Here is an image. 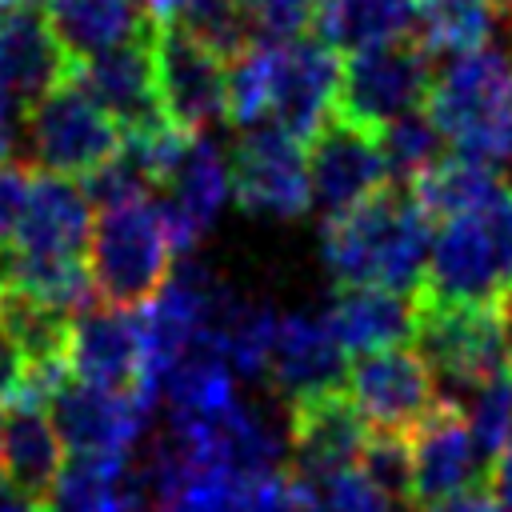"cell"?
<instances>
[{
	"mask_svg": "<svg viewBox=\"0 0 512 512\" xmlns=\"http://www.w3.org/2000/svg\"><path fill=\"white\" fill-rule=\"evenodd\" d=\"M432 216L408 184H388L372 200L328 216L320 256L336 288H388L416 296L432 252Z\"/></svg>",
	"mask_w": 512,
	"mask_h": 512,
	"instance_id": "1",
	"label": "cell"
},
{
	"mask_svg": "<svg viewBox=\"0 0 512 512\" xmlns=\"http://www.w3.org/2000/svg\"><path fill=\"white\" fill-rule=\"evenodd\" d=\"M424 112L444 144L484 168H512V52L480 48L432 76Z\"/></svg>",
	"mask_w": 512,
	"mask_h": 512,
	"instance_id": "2",
	"label": "cell"
},
{
	"mask_svg": "<svg viewBox=\"0 0 512 512\" xmlns=\"http://www.w3.org/2000/svg\"><path fill=\"white\" fill-rule=\"evenodd\" d=\"M176 268V240L152 196L104 208L88 236V276L108 308H148Z\"/></svg>",
	"mask_w": 512,
	"mask_h": 512,
	"instance_id": "3",
	"label": "cell"
},
{
	"mask_svg": "<svg viewBox=\"0 0 512 512\" xmlns=\"http://www.w3.org/2000/svg\"><path fill=\"white\" fill-rule=\"evenodd\" d=\"M412 344L428 364L440 400L452 408H464L488 380L504 376L512 364L496 308H444L416 300Z\"/></svg>",
	"mask_w": 512,
	"mask_h": 512,
	"instance_id": "4",
	"label": "cell"
},
{
	"mask_svg": "<svg viewBox=\"0 0 512 512\" xmlns=\"http://www.w3.org/2000/svg\"><path fill=\"white\" fill-rule=\"evenodd\" d=\"M24 140H28V156L40 164V172L48 176H92L100 172L120 148H124V132L116 128V120L80 88L76 76L60 80L28 116H24Z\"/></svg>",
	"mask_w": 512,
	"mask_h": 512,
	"instance_id": "5",
	"label": "cell"
},
{
	"mask_svg": "<svg viewBox=\"0 0 512 512\" xmlns=\"http://www.w3.org/2000/svg\"><path fill=\"white\" fill-rule=\"evenodd\" d=\"M432 92V56L408 36L396 44L364 48L340 68L336 116L364 132H384L388 124L420 112Z\"/></svg>",
	"mask_w": 512,
	"mask_h": 512,
	"instance_id": "6",
	"label": "cell"
},
{
	"mask_svg": "<svg viewBox=\"0 0 512 512\" xmlns=\"http://www.w3.org/2000/svg\"><path fill=\"white\" fill-rule=\"evenodd\" d=\"M156 84L164 120L180 136H204L228 120V60L180 24L156 28Z\"/></svg>",
	"mask_w": 512,
	"mask_h": 512,
	"instance_id": "7",
	"label": "cell"
},
{
	"mask_svg": "<svg viewBox=\"0 0 512 512\" xmlns=\"http://www.w3.org/2000/svg\"><path fill=\"white\" fill-rule=\"evenodd\" d=\"M228 168L232 196L252 216L292 220L312 204L308 152H300V140H292L276 124L244 128L228 152Z\"/></svg>",
	"mask_w": 512,
	"mask_h": 512,
	"instance_id": "8",
	"label": "cell"
},
{
	"mask_svg": "<svg viewBox=\"0 0 512 512\" xmlns=\"http://www.w3.org/2000/svg\"><path fill=\"white\" fill-rule=\"evenodd\" d=\"M344 392L352 396V404L360 408L372 432L404 436V440L444 404L428 364L408 344L356 356L348 368Z\"/></svg>",
	"mask_w": 512,
	"mask_h": 512,
	"instance_id": "9",
	"label": "cell"
},
{
	"mask_svg": "<svg viewBox=\"0 0 512 512\" xmlns=\"http://www.w3.org/2000/svg\"><path fill=\"white\" fill-rule=\"evenodd\" d=\"M504 292H508V280L484 216L476 212V216L440 224L432 236L428 272L416 300L444 304V308H496Z\"/></svg>",
	"mask_w": 512,
	"mask_h": 512,
	"instance_id": "10",
	"label": "cell"
},
{
	"mask_svg": "<svg viewBox=\"0 0 512 512\" xmlns=\"http://www.w3.org/2000/svg\"><path fill=\"white\" fill-rule=\"evenodd\" d=\"M72 76L116 120L124 136H152L172 128L164 120L160 84H156V24L112 52L72 64Z\"/></svg>",
	"mask_w": 512,
	"mask_h": 512,
	"instance_id": "11",
	"label": "cell"
},
{
	"mask_svg": "<svg viewBox=\"0 0 512 512\" xmlns=\"http://www.w3.org/2000/svg\"><path fill=\"white\" fill-rule=\"evenodd\" d=\"M148 412L152 400L136 392H112L76 376H68L48 400V416L68 456H128L148 424Z\"/></svg>",
	"mask_w": 512,
	"mask_h": 512,
	"instance_id": "12",
	"label": "cell"
},
{
	"mask_svg": "<svg viewBox=\"0 0 512 512\" xmlns=\"http://www.w3.org/2000/svg\"><path fill=\"white\" fill-rule=\"evenodd\" d=\"M340 56L316 36L272 44V124L292 140L312 144V136L336 116Z\"/></svg>",
	"mask_w": 512,
	"mask_h": 512,
	"instance_id": "13",
	"label": "cell"
},
{
	"mask_svg": "<svg viewBox=\"0 0 512 512\" xmlns=\"http://www.w3.org/2000/svg\"><path fill=\"white\" fill-rule=\"evenodd\" d=\"M68 76L72 60L44 8L0 12V112L12 124H24V116Z\"/></svg>",
	"mask_w": 512,
	"mask_h": 512,
	"instance_id": "14",
	"label": "cell"
},
{
	"mask_svg": "<svg viewBox=\"0 0 512 512\" xmlns=\"http://www.w3.org/2000/svg\"><path fill=\"white\" fill-rule=\"evenodd\" d=\"M368 440H372V428L344 388L300 400L288 408L292 480L312 484V480H324L332 472L356 468Z\"/></svg>",
	"mask_w": 512,
	"mask_h": 512,
	"instance_id": "15",
	"label": "cell"
},
{
	"mask_svg": "<svg viewBox=\"0 0 512 512\" xmlns=\"http://www.w3.org/2000/svg\"><path fill=\"white\" fill-rule=\"evenodd\" d=\"M308 180H312V200L328 216H340V212L372 200L380 188L392 184L376 132L344 124L340 116H332L312 136V144H308Z\"/></svg>",
	"mask_w": 512,
	"mask_h": 512,
	"instance_id": "16",
	"label": "cell"
},
{
	"mask_svg": "<svg viewBox=\"0 0 512 512\" xmlns=\"http://www.w3.org/2000/svg\"><path fill=\"white\" fill-rule=\"evenodd\" d=\"M160 188V212L176 240V252L196 248V240L212 228L216 212L232 196V168L228 156L208 136H188Z\"/></svg>",
	"mask_w": 512,
	"mask_h": 512,
	"instance_id": "17",
	"label": "cell"
},
{
	"mask_svg": "<svg viewBox=\"0 0 512 512\" xmlns=\"http://www.w3.org/2000/svg\"><path fill=\"white\" fill-rule=\"evenodd\" d=\"M68 368H72L76 380H88V384H100V388H112V392H136V396L152 400L144 392V328H140V312L88 308L84 316H76Z\"/></svg>",
	"mask_w": 512,
	"mask_h": 512,
	"instance_id": "18",
	"label": "cell"
},
{
	"mask_svg": "<svg viewBox=\"0 0 512 512\" xmlns=\"http://www.w3.org/2000/svg\"><path fill=\"white\" fill-rule=\"evenodd\" d=\"M348 368H352L348 352L340 348L324 316H312V312L280 316L268 380L288 400V408L324 392H340L348 384Z\"/></svg>",
	"mask_w": 512,
	"mask_h": 512,
	"instance_id": "19",
	"label": "cell"
},
{
	"mask_svg": "<svg viewBox=\"0 0 512 512\" xmlns=\"http://www.w3.org/2000/svg\"><path fill=\"white\" fill-rule=\"evenodd\" d=\"M408 452H412V504L420 508L472 492L476 480L488 472L484 456L472 444L464 412L452 404H440L408 436Z\"/></svg>",
	"mask_w": 512,
	"mask_h": 512,
	"instance_id": "20",
	"label": "cell"
},
{
	"mask_svg": "<svg viewBox=\"0 0 512 512\" xmlns=\"http://www.w3.org/2000/svg\"><path fill=\"white\" fill-rule=\"evenodd\" d=\"M92 236V204L80 184L36 172L16 228L12 260H84Z\"/></svg>",
	"mask_w": 512,
	"mask_h": 512,
	"instance_id": "21",
	"label": "cell"
},
{
	"mask_svg": "<svg viewBox=\"0 0 512 512\" xmlns=\"http://www.w3.org/2000/svg\"><path fill=\"white\" fill-rule=\"evenodd\" d=\"M324 320L344 352L368 356L404 348L416 336V296L388 288H336Z\"/></svg>",
	"mask_w": 512,
	"mask_h": 512,
	"instance_id": "22",
	"label": "cell"
},
{
	"mask_svg": "<svg viewBox=\"0 0 512 512\" xmlns=\"http://www.w3.org/2000/svg\"><path fill=\"white\" fill-rule=\"evenodd\" d=\"M48 512H152L128 456H68L44 496Z\"/></svg>",
	"mask_w": 512,
	"mask_h": 512,
	"instance_id": "23",
	"label": "cell"
},
{
	"mask_svg": "<svg viewBox=\"0 0 512 512\" xmlns=\"http://www.w3.org/2000/svg\"><path fill=\"white\" fill-rule=\"evenodd\" d=\"M44 12L72 64L112 52L152 28L136 0H44Z\"/></svg>",
	"mask_w": 512,
	"mask_h": 512,
	"instance_id": "24",
	"label": "cell"
},
{
	"mask_svg": "<svg viewBox=\"0 0 512 512\" xmlns=\"http://www.w3.org/2000/svg\"><path fill=\"white\" fill-rule=\"evenodd\" d=\"M416 28V0H320L312 36L332 52H364L408 40Z\"/></svg>",
	"mask_w": 512,
	"mask_h": 512,
	"instance_id": "25",
	"label": "cell"
},
{
	"mask_svg": "<svg viewBox=\"0 0 512 512\" xmlns=\"http://www.w3.org/2000/svg\"><path fill=\"white\" fill-rule=\"evenodd\" d=\"M64 468V440L56 436V424L48 408L40 404H12L4 416V460L0 476H8L16 488L32 496H48L52 480Z\"/></svg>",
	"mask_w": 512,
	"mask_h": 512,
	"instance_id": "26",
	"label": "cell"
},
{
	"mask_svg": "<svg viewBox=\"0 0 512 512\" xmlns=\"http://www.w3.org/2000/svg\"><path fill=\"white\" fill-rule=\"evenodd\" d=\"M292 480L284 472L192 468L168 512H284Z\"/></svg>",
	"mask_w": 512,
	"mask_h": 512,
	"instance_id": "27",
	"label": "cell"
},
{
	"mask_svg": "<svg viewBox=\"0 0 512 512\" xmlns=\"http://www.w3.org/2000/svg\"><path fill=\"white\" fill-rule=\"evenodd\" d=\"M408 188L432 220L448 224V220H464V216L484 212L508 184L496 168H484L476 160H464V156L448 152L432 172H424Z\"/></svg>",
	"mask_w": 512,
	"mask_h": 512,
	"instance_id": "28",
	"label": "cell"
},
{
	"mask_svg": "<svg viewBox=\"0 0 512 512\" xmlns=\"http://www.w3.org/2000/svg\"><path fill=\"white\" fill-rule=\"evenodd\" d=\"M496 0H416V44L428 56H468L496 32Z\"/></svg>",
	"mask_w": 512,
	"mask_h": 512,
	"instance_id": "29",
	"label": "cell"
},
{
	"mask_svg": "<svg viewBox=\"0 0 512 512\" xmlns=\"http://www.w3.org/2000/svg\"><path fill=\"white\" fill-rule=\"evenodd\" d=\"M376 140H380V152H384L392 184H412V180H420L424 172H432L448 156L444 152L448 144H444L440 128L432 124V116L424 108L404 116V120H396V124H388Z\"/></svg>",
	"mask_w": 512,
	"mask_h": 512,
	"instance_id": "30",
	"label": "cell"
},
{
	"mask_svg": "<svg viewBox=\"0 0 512 512\" xmlns=\"http://www.w3.org/2000/svg\"><path fill=\"white\" fill-rule=\"evenodd\" d=\"M460 412L468 420L472 444L484 456V464H496L508 452V440H512V376L504 372V376L488 380Z\"/></svg>",
	"mask_w": 512,
	"mask_h": 512,
	"instance_id": "31",
	"label": "cell"
},
{
	"mask_svg": "<svg viewBox=\"0 0 512 512\" xmlns=\"http://www.w3.org/2000/svg\"><path fill=\"white\" fill-rule=\"evenodd\" d=\"M360 472L388 492L396 504H412V452L404 436H380L372 432L364 456H360Z\"/></svg>",
	"mask_w": 512,
	"mask_h": 512,
	"instance_id": "32",
	"label": "cell"
},
{
	"mask_svg": "<svg viewBox=\"0 0 512 512\" xmlns=\"http://www.w3.org/2000/svg\"><path fill=\"white\" fill-rule=\"evenodd\" d=\"M300 488H308L328 512H396V500L388 492H380L364 472L360 464L356 468H344V472H332L324 480H296Z\"/></svg>",
	"mask_w": 512,
	"mask_h": 512,
	"instance_id": "33",
	"label": "cell"
},
{
	"mask_svg": "<svg viewBox=\"0 0 512 512\" xmlns=\"http://www.w3.org/2000/svg\"><path fill=\"white\" fill-rule=\"evenodd\" d=\"M256 44H288L312 28L320 0H240Z\"/></svg>",
	"mask_w": 512,
	"mask_h": 512,
	"instance_id": "34",
	"label": "cell"
},
{
	"mask_svg": "<svg viewBox=\"0 0 512 512\" xmlns=\"http://www.w3.org/2000/svg\"><path fill=\"white\" fill-rule=\"evenodd\" d=\"M484 224H488V236H492V248L500 256V268H504V280L512 288V184L480 212Z\"/></svg>",
	"mask_w": 512,
	"mask_h": 512,
	"instance_id": "35",
	"label": "cell"
},
{
	"mask_svg": "<svg viewBox=\"0 0 512 512\" xmlns=\"http://www.w3.org/2000/svg\"><path fill=\"white\" fill-rule=\"evenodd\" d=\"M20 384H24V356H20L16 340H12L8 320H4V308H0V400L12 404L16 392H20Z\"/></svg>",
	"mask_w": 512,
	"mask_h": 512,
	"instance_id": "36",
	"label": "cell"
},
{
	"mask_svg": "<svg viewBox=\"0 0 512 512\" xmlns=\"http://www.w3.org/2000/svg\"><path fill=\"white\" fill-rule=\"evenodd\" d=\"M488 496L500 512H512V448L488 468Z\"/></svg>",
	"mask_w": 512,
	"mask_h": 512,
	"instance_id": "37",
	"label": "cell"
},
{
	"mask_svg": "<svg viewBox=\"0 0 512 512\" xmlns=\"http://www.w3.org/2000/svg\"><path fill=\"white\" fill-rule=\"evenodd\" d=\"M424 512H500L488 496V488H472V492H460L452 500H440V504H428Z\"/></svg>",
	"mask_w": 512,
	"mask_h": 512,
	"instance_id": "38",
	"label": "cell"
},
{
	"mask_svg": "<svg viewBox=\"0 0 512 512\" xmlns=\"http://www.w3.org/2000/svg\"><path fill=\"white\" fill-rule=\"evenodd\" d=\"M0 512H48L40 496L16 488L8 476H0Z\"/></svg>",
	"mask_w": 512,
	"mask_h": 512,
	"instance_id": "39",
	"label": "cell"
},
{
	"mask_svg": "<svg viewBox=\"0 0 512 512\" xmlns=\"http://www.w3.org/2000/svg\"><path fill=\"white\" fill-rule=\"evenodd\" d=\"M284 512H328L308 488H300L296 480H292V496H288V504H284Z\"/></svg>",
	"mask_w": 512,
	"mask_h": 512,
	"instance_id": "40",
	"label": "cell"
},
{
	"mask_svg": "<svg viewBox=\"0 0 512 512\" xmlns=\"http://www.w3.org/2000/svg\"><path fill=\"white\" fill-rule=\"evenodd\" d=\"M16 128H20V124H12V120L0 112V168H8V156H12V140H16Z\"/></svg>",
	"mask_w": 512,
	"mask_h": 512,
	"instance_id": "41",
	"label": "cell"
},
{
	"mask_svg": "<svg viewBox=\"0 0 512 512\" xmlns=\"http://www.w3.org/2000/svg\"><path fill=\"white\" fill-rule=\"evenodd\" d=\"M496 312H500V324H504V340H508V352H512V288L500 296Z\"/></svg>",
	"mask_w": 512,
	"mask_h": 512,
	"instance_id": "42",
	"label": "cell"
},
{
	"mask_svg": "<svg viewBox=\"0 0 512 512\" xmlns=\"http://www.w3.org/2000/svg\"><path fill=\"white\" fill-rule=\"evenodd\" d=\"M496 8H500V16L512 24V0H496Z\"/></svg>",
	"mask_w": 512,
	"mask_h": 512,
	"instance_id": "43",
	"label": "cell"
},
{
	"mask_svg": "<svg viewBox=\"0 0 512 512\" xmlns=\"http://www.w3.org/2000/svg\"><path fill=\"white\" fill-rule=\"evenodd\" d=\"M0 460H4V412H0Z\"/></svg>",
	"mask_w": 512,
	"mask_h": 512,
	"instance_id": "44",
	"label": "cell"
},
{
	"mask_svg": "<svg viewBox=\"0 0 512 512\" xmlns=\"http://www.w3.org/2000/svg\"><path fill=\"white\" fill-rule=\"evenodd\" d=\"M508 376H512V364H508ZM508 448H512V440H508Z\"/></svg>",
	"mask_w": 512,
	"mask_h": 512,
	"instance_id": "45",
	"label": "cell"
}]
</instances>
